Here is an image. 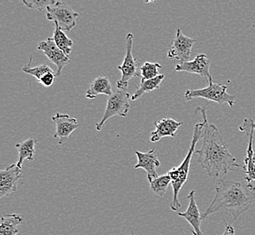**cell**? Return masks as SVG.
<instances>
[{"mask_svg": "<svg viewBox=\"0 0 255 235\" xmlns=\"http://www.w3.org/2000/svg\"><path fill=\"white\" fill-rule=\"evenodd\" d=\"M196 112L201 113L205 127L202 147L196 149V154L198 156L197 161L206 174L216 180L222 181L225 180L228 171L234 170L236 167L244 169V167L238 164L236 157L231 154L229 145L222 137L218 128L208 122L206 108L198 107Z\"/></svg>", "mask_w": 255, "mask_h": 235, "instance_id": "1", "label": "cell"}, {"mask_svg": "<svg viewBox=\"0 0 255 235\" xmlns=\"http://www.w3.org/2000/svg\"><path fill=\"white\" fill-rule=\"evenodd\" d=\"M255 203V186L252 183L222 180L216 186V196L203 214V218L218 212H227L234 220L249 210Z\"/></svg>", "mask_w": 255, "mask_h": 235, "instance_id": "2", "label": "cell"}, {"mask_svg": "<svg viewBox=\"0 0 255 235\" xmlns=\"http://www.w3.org/2000/svg\"><path fill=\"white\" fill-rule=\"evenodd\" d=\"M204 122L196 123L194 127V134L192 137L191 145L187 156L178 167L171 168L167 172L168 176L171 178V186L173 189V200L170 203V208L172 210L177 212L181 208V203L179 201L178 195L183 186L187 183L189 176V169L191 165L192 157L194 153H196V146L202 135L204 134Z\"/></svg>", "mask_w": 255, "mask_h": 235, "instance_id": "3", "label": "cell"}, {"mask_svg": "<svg viewBox=\"0 0 255 235\" xmlns=\"http://www.w3.org/2000/svg\"><path fill=\"white\" fill-rule=\"evenodd\" d=\"M130 101L131 96L128 93L127 90H119L113 93L111 97H109L107 105L103 117L98 123H96L95 127L97 131L103 129L104 124L108 121L110 118L116 116L127 117L128 113L130 110Z\"/></svg>", "mask_w": 255, "mask_h": 235, "instance_id": "4", "label": "cell"}, {"mask_svg": "<svg viewBox=\"0 0 255 235\" xmlns=\"http://www.w3.org/2000/svg\"><path fill=\"white\" fill-rule=\"evenodd\" d=\"M227 88L228 87L225 84H214L211 82L206 88L187 90L185 93V98L187 101L196 98L206 99L219 105L227 103L231 108H233L236 96L227 93Z\"/></svg>", "mask_w": 255, "mask_h": 235, "instance_id": "5", "label": "cell"}, {"mask_svg": "<svg viewBox=\"0 0 255 235\" xmlns=\"http://www.w3.org/2000/svg\"><path fill=\"white\" fill-rule=\"evenodd\" d=\"M79 14L70 5L58 1L46 8V18L58 25L63 31H71L75 27Z\"/></svg>", "mask_w": 255, "mask_h": 235, "instance_id": "6", "label": "cell"}, {"mask_svg": "<svg viewBox=\"0 0 255 235\" xmlns=\"http://www.w3.org/2000/svg\"><path fill=\"white\" fill-rule=\"evenodd\" d=\"M133 41L134 35L131 33H128L126 36V54L123 64L118 66L119 70L122 72V77L117 82L119 90H127L129 81L133 77L140 76V74H137L138 63L133 56Z\"/></svg>", "mask_w": 255, "mask_h": 235, "instance_id": "7", "label": "cell"}, {"mask_svg": "<svg viewBox=\"0 0 255 235\" xmlns=\"http://www.w3.org/2000/svg\"><path fill=\"white\" fill-rule=\"evenodd\" d=\"M196 39L188 37L183 34L181 28L177 27L176 37L172 40V44L167 52V57L176 59L181 63L187 62L191 55L192 48L196 44Z\"/></svg>", "mask_w": 255, "mask_h": 235, "instance_id": "8", "label": "cell"}, {"mask_svg": "<svg viewBox=\"0 0 255 235\" xmlns=\"http://www.w3.org/2000/svg\"><path fill=\"white\" fill-rule=\"evenodd\" d=\"M37 49L43 52L45 54V56L56 65L57 69L55 74H56V77H59L65 65H67L70 63L69 56L64 54V52L56 45L53 37H48L39 42V44L37 45Z\"/></svg>", "mask_w": 255, "mask_h": 235, "instance_id": "9", "label": "cell"}, {"mask_svg": "<svg viewBox=\"0 0 255 235\" xmlns=\"http://www.w3.org/2000/svg\"><path fill=\"white\" fill-rule=\"evenodd\" d=\"M175 72H185L188 74H197L206 79L208 84L213 82L210 74V61L206 54H198L193 61H187L177 64L175 67Z\"/></svg>", "mask_w": 255, "mask_h": 235, "instance_id": "10", "label": "cell"}, {"mask_svg": "<svg viewBox=\"0 0 255 235\" xmlns=\"http://www.w3.org/2000/svg\"><path fill=\"white\" fill-rule=\"evenodd\" d=\"M52 120L55 124V134L54 138L58 139V144L63 145L68 140V137L74 132L78 127L80 123L75 118L71 117L68 114L56 113Z\"/></svg>", "mask_w": 255, "mask_h": 235, "instance_id": "11", "label": "cell"}, {"mask_svg": "<svg viewBox=\"0 0 255 235\" xmlns=\"http://www.w3.org/2000/svg\"><path fill=\"white\" fill-rule=\"evenodd\" d=\"M23 176L22 169L13 164L0 171V198L8 196L15 193L17 183Z\"/></svg>", "mask_w": 255, "mask_h": 235, "instance_id": "12", "label": "cell"}, {"mask_svg": "<svg viewBox=\"0 0 255 235\" xmlns=\"http://www.w3.org/2000/svg\"><path fill=\"white\" fill-rule=\"evenodd\" d=\"M242 132H246L247 137H249V143L246 151V157L245 158V173H246V182L252 183L255 181V166L253 164V155H254V133L255 129L252 126V118H246L243 125L239 127Z\"/></svg>", "mask_w": 255, "mask_h": 235, "instance_id": "13", "label": "cell"}, {"mask_svg": "<svg viewBox=\"0 0 255 235\" xmlns=\"http://www.w3.org/2000/svg\"><path fill=\"white\" fill-rule=\"evenodd\" d=\"M135 154L137 157V163L134 168H142L146 170L148 182H151L159 176L157 175V169L161 166V163L157 157L155 149L147 152L136 151Z\"/></svg>", "mask_w": 255, "mask_h": 235, "instance_id": "14", "label": "cell"}, {"mask_svg": "<svg viewBox=\"0 0 255 235\" xmlns=\"http://www.w3.org/2000/svg\"><path fill=\"white\" fill-rule=\"evenodd\" d=\"M187 199L189 204L187 211L185 213H177V216L186 219L187 223L193 227V235H204L201 229L202 221L204 220V218L197 206L195 190L190 192V194L187 196Z\"/></svg>", "mask_w": 255, "mask_h": 235, "instance_id": "15", "label": "cell"}, {"mask_svg": "<svg viewBox=\"0 0 255 235\" xmlns=\"http://www.w3.org/2000/svg\"><path fill=\"white\" fill-rule=\"evenodd\" d=\"M155 130L150 133V141L153 143L159 141L163 137H175L178 128L183 122L177 121L171 118H164L158 121H155Z\"/></svg>", "mask_w": 255, "mask_h": 235, "instance_id": "16", "label": "cell"}, {"mask_svg": "<svg viewBox=\"0 0 255 235\" xmlns=\"http://www.w3.org/2000/svg\"><path fill=\"white\" fill-rule=\"evenodd\" d=\"M102 94L108 97H111L113 94L112 83L106 76H98L94 79L89 86L85 97L89 100H94Z\"/></svg>", "mask_w": 255, "mask_h": 235, "instance_id": "17", "label": "cell"}, {"mask_svg": "<svg viewBox=\"0 0 255 235\" xmlns=\"http://www.w3.org/2000/svg\"><path fill=\"white\" fill-rule=\"evenodd\" d=\"M37 139L35 137H29L23 142L17 143L15 147L18 152V160L16 163V166L22 169L23 162L25 159L28 161H33L35 155V146L37 145Z\"/></svg>", "mask_w": 255, "mask_h": 235, "instance_id": "18", "label": "cell"}, {"mask_svg": "<svg viewBox=\"0 0 255 235\" xmlns=\"http://www.w3.org/2000/svg\"><path fill=\"white\" fill-rule=\"evenodd\" d=\"M24 222V217L16 214L1 217L0 235H16L19 232L18 226Z\"/></svg>", "mask_w": 255, "mask_h": 235, "instance_id": "19", "label": "cell"}, {"mask_svg": "<svg viewBox=\"0 0 255 235\" xmlns=\"http://www.w3.org/2000/svg\"><path fill=\"white\" fill-rule=\"evenodd\" d=\"M164 79H165V75L159 74L157 77L151 80H141L140 85L137 87L135 93L131 95V101L135 102L138 99L141 98L145 93H150L160 88V85Z\"/></svg>", "mask_w": 255, "mask_h": 235, "instance_id": "20", "label": "cell"}, {"mask_svg": "<svg viewBox=\"0 0 255 235\" xmlns=\"http://www.w3.org/2000/svg\"><path fill=\"white\" fill-rule=\"evenodd\" d=\"M54 25H55V29H54V34H53L54 42L60 49L62 50L67 56H69L72 53L74 41L69 38L67 34L60 28L58 25H56V24H54Z\"/></svg>", "mask_w": 255, "mask_h": 235, "instance_id": "21", "label": "cell"}, {"mask_svg": "<svg viewBox=\"0 0 255 235\" xmlns=\"http://www.w3.org/2000/svg\"><path fill=\"white\" fill-rule=\"evenodd\" d=\"M169 184H171V178L168 176L167 173L149 182L150 190L161 197L165 196V194L167 193V187L169 186Z\"/></svg>", "mask_w": 255, "mask_h": 235, "instance_id": "22", "label": "cell"}, {"mask_svg": "<svg viewBox=\"0 0 255 235\" xmlns=\"http://www.w3.org/2000/svg\"><path fill=\"white\" fill-rule=\"evenodd\" d=\"M31 63H32V58L30 59L29 63L25 64V66L23 67V72L25 74H29L34 76V78L37 80V82L39 83L41 79L44 77L45 74H50V73H55L54 70L49 67L47 64H40L37 66L34 67H31Z\"/></svg>", "mask_w": 255, "mask_h": 235, "instance_id": "23", "label": "cell"}, {"mask_svg": "<svg viewBox=\"0 0 255 235\" xmlns=\"http://www.w3.org/2000/svg\"><path fill=\"white\" fill-rule=\"evenodd\" d=\"M161 69V65L158 63H149L146 62L140 67V76L141 80H151L156 78L158 74V70Z\"/></svg>", "mask_w": 255, "mask_h": 235, "instance_id": "24", "label": "cell"}, {"mask_svg": "<svg viewBox=\"0 0 255 235\" xmlns=\"http://www.w3.org/2000/svg\"><path fill=\"white\" fill-rule=\"evenodd\" d=\"M58 1L56 0H29V1H25L23 0V3L25 4L28 8L31 9L39 10L43 11L46 9L50 5L56 4Z\"/></svg>", "mask_w": 255, "mask_h": 235, "instance_id": "25", "label": "cell"}, {"mask_svg": "<svg viewBox=\"0 0 255 235\" xmlns=\"http://www.w3.org/2000/svg\"><path fill=\"white\" fill-rule=\"evenodd\" d=\"M55 77H56L55 73H50V74H45L44 77L41 79L39 83L43 84L44 87H51L54 84Z\"/></svg>", "mask_w": 255, "mask_h": 235, "instance_id": "26", "label": "cell"}, {"mask_svg": "<svg viewBox=\"0 0 255 235\" xmlns=\"http://www.w3.org/2000/svg\"><path fill=\"white\" fill-rule=\"evenodd\" d=\"M226 223V230L224 232V234L222 235H236V232H235V228L233 226L228 225L226 223V221L225 220Z\"/></svg>", "mask_w": 255, "mask_h": 235, "instance_id": "27", "label": "cell"}, {"mask_svg": "<svg viewBox=\"0 0 255 235\" xmlns=\"http://www.w3.org/2000/svg\"><path fill=\"white\" fill-rule=\"evenodd\" d=\"M253 164L255 166V152L254 153V155H253Z\"/></svg>", "mask_w": 255, "mask_h": 235, "instance_id": "28", "label": "cell"}, {"mask_svg": "<svg viewBox=\"0 0 255 235\" xmlns=\"http://www.w3.org/2000/svg\"><path fill=\"white\" fill-rule=\"evenodd\" d=\"M252 126H253V127H254V129H255V122L252 119Z\"/></svg>", "mask_w": 255, "mask_h": 235, "instance_id": "29", "label": "cell"}, {"mask_svg": "<svg viewBox=\"0 0 255 235\" xmlns=\"http://www.w3.org/2000/svg\"><path fill=\"white\" fill-rule=\"evenodd\" d=\"M134 235V233H133L132 235Z\"/></svg>", "mask_w": 255, "mask_h": 235, "instance_id": "30", "label": "cell"}, {"mask_svg": "<svg viewBox=\"0 0 255 235\" xmlns=\"http://www.w3.org/2000/svg\"></svg>", "mask_w": 255, "mask_h": 235, "instance_id": "31", "label": "cell"}]
</instances>
